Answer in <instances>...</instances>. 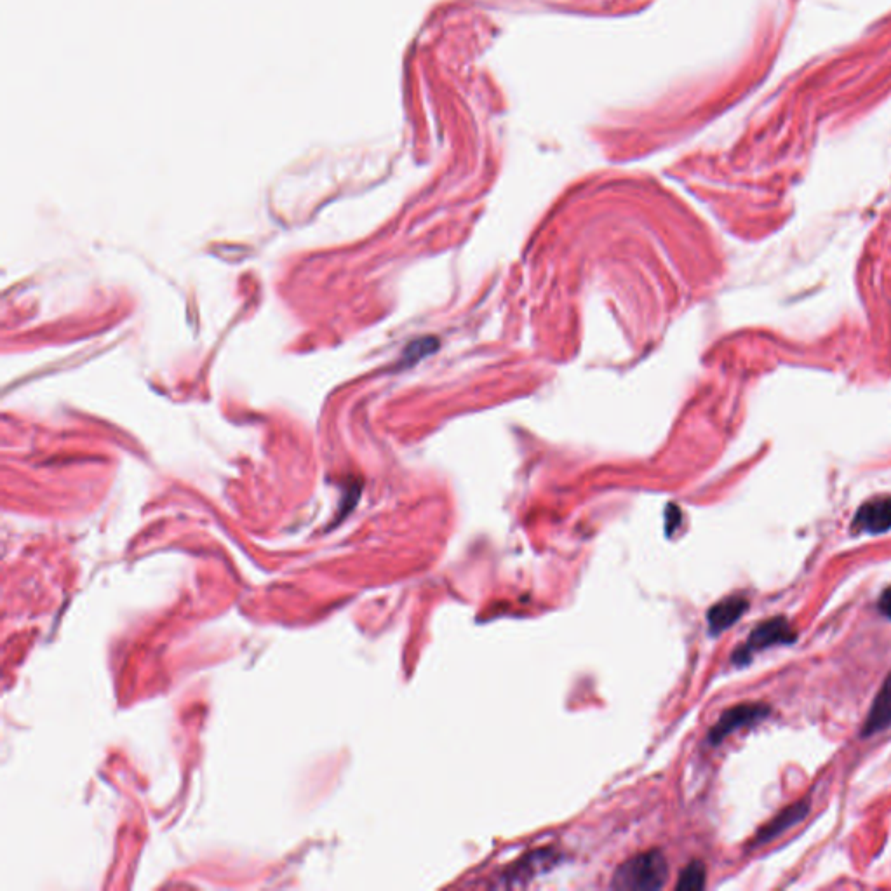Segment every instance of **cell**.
I'll return each instance as SVG.
<instances>
[{
    "label": "cell",
    "mask_w": 891,
    "mask_h": 891,
    "mask_svg": "<svg viewBox=\"0 0 891 891\" xmlns=\"http://www.w3.org/2000/svg\"><path fill=\"white\" fill-rule=\"evenodd\" d=\"M436 349V338H422V340H416L415 343L409 345L408 350L404 352V359L408 362H416L418 359H422L423 356H427V354L434 352Z\"/></svg>",
    "instance_id": "obj_9"
},
{
    "label": "cell",
    "mask_w": 891,
    "mask_h": 891,
    "mask_svg": "<svg viewBox=\"0 0 891 891\" xmlns=\"http://www.w3.org/2000/svg\"><path fill=\"white\" fill-rule=\"evenodd\" d=\"M808 813H810V799L808 798L799 799L798 803L787 806L785 810L778 813L777 817L771 818L768 824L759 829L756 838L752 841V846L770 843L780 834H784L787 829H791L792 825L799 824Z\"/></svg>",
    "instance_id": "obj_5"
},
{
    "label": "cell",
    "mask_w": 891,
    "mask_h": 891,
    "mask_svg": "<svg viewBox=\"0 0 891 891\" xmlns=\"http://www.w3.org/2000/svg\"><path fill=\"white\" fill-rule=\"evenodd\" d=\"M770 712V705L761 704V702L735 705V707H731L728 711L723 712V716L719 717L716 726L709 733V740H711V744H721L724 738L731 735V733L747 728V726L761 723L763 719L770 716Z\"/></svg>",
    "instance_id": "obj_3"
},
{
    "label": "cell",
    "mask_w": 891,
    "mask_h": 891,
    "mask_svg": "<svg viewBox=\"0 0 891 891\" xmlns=\"http://www.w3.org/2000/svg\"><path fill=\"white\" fill-rule=\"evenodd\" d=\"M669 881V864L664 853L644 851L618 867L611 886L615 890L657 891Z\"/></svg>",
    "instance_id": "obj_1"
},
{
    "label": "cell",
    "mask_w": 891,
    "mask_h": 891,
    "mask_svg": "<svg viewBox=\"0 0 891 891\" xmlns=\"http://www.w3.org/2000/svg\"><path fill=\"white\" fill-rule=\"evenodd\" d=\"M851 528L869 535H879L891 530V496L876 498L864 503L855 514Z\"/></svg>",
    "instance_id": "obj_4"
},
{
    "label": "cell",
    "mask_w": 891,
    "mask_h": 891,
    "mask_svg": "<svg viewBox=\"0 0 891 891\" xmlns=\"http://www.w3.org/2000/svg\"><path fill=\"white\" fill-rule=\"evenodd\" d=\"M749 606L751 604L745 597L738 596L726 597L714 604L707 613V624L712 636H719L724 630L730 629L731 625L737 624L744 617L745 611L749 610Z\"/></svg>",
    "instance_id": "obj_7"
},
{
    "label": "cell",
    "mask_w": 891,
    "mask_h": 891,
    "mask_svg": "<svg viewBox=\"0 0 891 891\" xmlns=\"http://www.w3.org/2000/svg\"><path fill=\"white\" fill-rule=\"evenodd\" d=\"M705 865L702 862H691L681 874L677 881V890H702L705 886Z\"/></svg>",
    "instance_id": "obj_8"
},
{
    "label": "cell",
    "mask_w": 891,
    "mask_h": 891,
    "mask_svg": "<svg viewBox=\"0 0 891 891\" xmlns=\"http://www.w3.org/2000/svg\"><path fill=\"white\" fill-rule=\"evenodd\" d=\"M878 608L883 617L890 618L891 620V587L890 589H886L885 592L881 594V597H879Z\"/></svg>",
    "instance_id": "obj_10"
},
{
    "label": "cell",
    "mask_w": 891,
    "mask_h": 891,
    "mask_svg": "<svg viewBox=\"0 0 891 891\" xmlns=\"http://www.w3.org/2000/svg\"><path fill=\"white\" fill-rule=\"evenodd\" d=\"M891 726V674L881 684L878 695L874 698L871 711L865 717L864 726L860 731V737L869 738L876 733L888 730Z\"/></svg>",
    "instance_id": "obj_6"
},
{
    "label": "cell",
    "mask_w": 891,
    "mask_h": 891,
    "mask_svg": "<svg viewBox=\"0 0 891 891\" xmlns=\"http://www.w3.org/2000/svg\"><path fill=\"white\" fill-rule=\"evenodd\" d=\"M798 641V632L794 630L789 620L785 617H773L752 630L745 644H742L735 653H733V664L738 667L751 664L754 653L758 651L768 650L771 646H780V644H794Z\"/></svg>",
    "instance_id": "obj_2"
}]
</instances>
